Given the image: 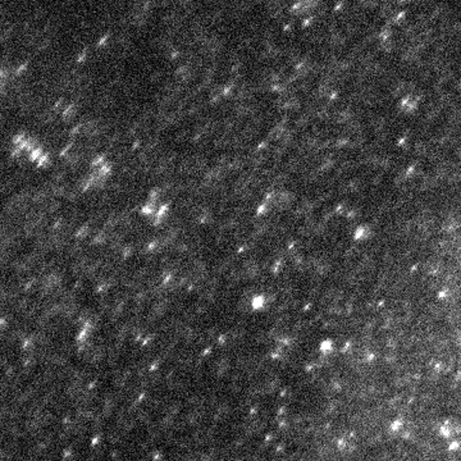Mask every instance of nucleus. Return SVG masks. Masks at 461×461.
I'll use <instances>...</instances> for the list:
<instances>
[{
    "label": "nucleus",
    "mask_w": 461,
    "mask_h": 461,
    "mask_svg": "<svg viewBox=\"0 0 461 461\" xmlns=\"http://www.w3.org/2000/svg\"><path fill=\"white\" fill-rule=\"evenodd\" d=\"M9 160L30 172H44L53 165V154L41 137L30 128L13 131L7 141Z\"/></svg>",
    "instance_id": "f257e3e1"
},
{
    "label": "nucleus",
    "mask_w": 461,
    "mask_h": 461,
    "mask_svg": "<svg viewBox=\"0 0 461 461\" xmlns=\"http://www.w3.org/2000/svg\"><path fill=\"white\" fill-rule=\"evenodd\" d=\"M110 164L103 156H96L90 163L89 169H87L85 177L82 178L81 187L85 191H87V190H95L97 187L103 186V184H105V181L110 176Z\"/></svg>",
    "instance_id": "f03ea898"
},
{
    "label": "nucleus",
    "mask_w": 461,
    "mask_h": 461,
    "mask_svg": "<svg viewBox=\"0 0 461 461\" xmlns=\"http://www.w3.org/2000/svg\"><path fill=\"white\" fill-rule=\"evenodd\" d=\"M168 209H169V206H168L167 201L164 200V197L154 192V194L149 195L141 211L153 224L159 225L167 217Z\"/></svg>",
    "instance_id": "7ed1b4c3"
},
{
    "label": "nucleus",
    "mask_w": 461,
    "mask_h": 461,
    "mask_svg": "<svg viewBox=\"0 0 461 461\" xmlns=\"http://www.w3.org/2000/svg\"><path fill=\"white\" fill-rule=\"evenodd\" d=\"M16 81V73L11 70L8 64L0 62V99H4L16 89L17 82Z\"/></svg>",
    "instance_id": "20e7f679"
}]
</instances>
